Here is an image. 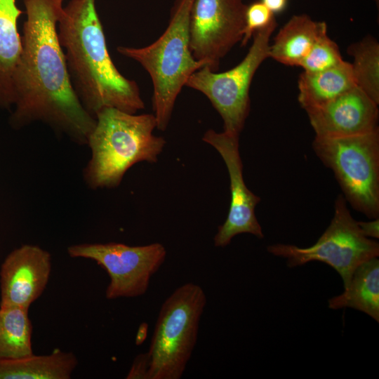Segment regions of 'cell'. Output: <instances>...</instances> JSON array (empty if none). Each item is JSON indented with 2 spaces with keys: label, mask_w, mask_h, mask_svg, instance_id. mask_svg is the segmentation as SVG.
Instances as JSON below:
<instances>
[{
  "label": "cell",
  "mask_w": 379,
  "mask_h": 379,
  "mask_svg": "<svg viewBox=\"0 0 379 379\" xmlns=\"http://www.w3.org/2000/svg\"><path fill=\"white\" fill-rule=\"evenodd\" d=\"M313 149L333 171L353 208L375 219L379 215V129L345 137H317Z\"/></svg>",
  "instance_id": "8992f818"
},
{
  "label": "cell",
  "mask_w": 379,
  "mask_h": 379,
  "mask_svg": "<svg viewBox=\"0 0 379 379\" xmlns=\"http://www.w3.org/2000/svg\"><path fill=\"white\" fill-rule=\"evenodd\" d=\"M357 86L328 102L306 109L317 137H345L378 129V108Z\"/></svg>",
  "instance_id": "4fadbf2b"
},
{
  "label": "cell",
  "mask_w": 379,
  "mask_h": 379,
  "mask_svg": "<svg viewBox=\"0 0 379 379\" xmlns=\"http://www.w3.org/2000/svg\"><path fill=\"white\" fill-rule=\"evenodd\" d=\"M22 11L16 0H0V108L15 104L13 76L22 53L17 22Z\"/></svg>",
  "instance_id": "5bb4252c"
},
{
  "label": "cell",
  "mask_w": 379,
  "mask_h": 379,
  "mask_svg": "<svg viewBox=\"0 0 379 379\" xmlns=\"http://www.w3.org/2000/svg\"><path fill=\"white\" fill-rule=\"evenodd\" d=\"M193 0H175L168 27L160 37L142 48L118 46L117 51L140 63L153 84V109L157 128L164 131L175 102L190 77L207 66L196 60L190 47L189 22Z\"/></svg>",
  "instance_id": "277c9868"
},
{
  "label": "cell",
  "mask_w": 379,
  "mask_h": 379,
  "mask_svg": "<svg viewBox=\"0 0 379 379\" xmlns=\"http://www.w3.org/2000/svg\"><path fill=\"white\" fill-rule=\"evenodd\" d=\"M72 258L91 259L109 277L105 297L135 298L146 293L150 279L163 265L166 250L160 243L128 246L122 243H86L67 248Z\"/></svg>",
  "instance_id": "9c48e42d"
},
{
  "label": "cell",
  "mask_w": 379,
  "mask_h": 379,
  "mask_svg": "<svg viewBox=\"0 0 379 379\" xmlns=\"http://www.w3.org/2000/svg\"><path fill=\"white\" fill-rule=\"evenodd\" d=\"M77 364L74 354L60 349L49 354L0 359V379H69Z\"/></svg>",
  "instance_id": "e0dca14e"
},
{
  "label": "cell",
  "mask_w": 379,
  "mask_h": 379,
  "mask_svg": "<svg viewBox=\"0 0 379 379\" xmlns=\"http://www.w3.org/2000/svg\"><path fill=\"white\" fill-rule=\"evenodd\" d=\"M95 118V125L86 144L91 157L83 170L88 187H116L134 164L157 161L166 141L153 134L157 126L154 114L136 115L107 107Z\"/></svg>",
  "instance_id": "3957f363"
},
{
  "label": "cell",
  "mask_w": 379,
  "mask_h": 379,
  "mask_svg": "<svg viewBox=\"0 0 379 379\" xmlns=\"http://www.w3.org/2000/svg\"><path fill=\"white\" fill-rule=\"evenodd\" d=\"M277 25L256 31L253 41L244 58L233 68L212 71L204 66L194 72L185 86L204 94L220 114L224 131L239 136L250 109L249 89L254 74L269 58L270 39Z\"/></svg>",
  "instance_id": "ba28073f"
},
{
  "label": "cell",
  "mask_w": 379,
  "mask_h": 379,
  "mask_svg": "<svg viewBox=\"0 0 379 379\" xmlns=\"http://www.w3.org/2000/svg\"><path fill=\"white\" fill-rule=\"evenodd\" d=\"M60 1H63V0H60Z\"/></svg>",
  "instance_id": "4316f807"
},
{
  "label": "cell",
  "mask_w": 379,
  "mask_h": 379,
  "mask_svg": "<svg viewBox=\"0 0 379 379\" xmlns=\"http://www.w3.org/2000/svg\"><path fill=\"white\" fill-rule=\"evenodd\" d=\"M149 357L147 352L138 354L127 374V379H148Z\"/></svg>",
  "instance_id": "603a6c76"
},
{
  "label": "cell",
  "mask_w": 379,
  "mask_h": 379,
  "mask_svg": "<svg viewBox=\"0 0 379 379\" xmlns=\"http://www.w3.org/2000/svg\"><path fill=\"white\" fill-rule=\"evenodd\" d=\"M274 15L284 12L288 6V0H260Z\"/></svg>",
  "instance_id": "d4e9b609"
},
{
  "label": "cell",
  "mask_w": 379,
  "mask_h": 379,
  "mask_svg": "<svg viewBox=\"0 0 379 379\" xmlns=\"http://www.w3.org/2000/svg\"><path fill=\"white\" fill-rule=\"evenodd\" d=\"M298 102L305 109L321 106L356 86L352 64L343 60L331 68L304 72L298 79Z\"/></svg>",
  "instance_id": "2e32d148"
},
{
  "label": "cell",
  "mask_w": 379,
  "mask_h": 379,
  "mask_svg": "<svg viewBox=\"0 0 379 379\" xmlns=\"http://www.w3.org/2000/svg\"><path fill=\"white\" fill-rule=\"evenodd\" d=\"M343 60L338 46L326 32L317 39L299 67L304 72H314L334 67Z\"/></svg>",
  "instance_id": "44dd1931"
},
{
  "label": "cell",
  "mask_w": 379,
  "mask_h": 379,
  "mask_svg": "<svg viewBox=\"0 0 379 379\" xmlns=\"http://www.w3.org/2000/svg\"><path fill=\"white\" fill-rule=\"evenodd\" d=\"M202 140L220 154L230 177V209L226 220L218 227L214 237L215 246L225 247L233 237L242 233L263 238L262 227L255 214V206L260 201V198L245 184L239 149V136L209 129L204 133Z\"/></svg>",
  "instance_id": "8fae6325"
},
{
  "label": "cell",
  "mask_w": 379,
  "mask_h": 379,
  "mask_svg": "<svg viewBox=\"0 0 379 379\" xmlns=\"http://www.w3.org/2000/svg\"><path fill=\"white\" fill-rule=\"evenodd\" d=\"M51 271V254L39 246L24 244L13 250L0 268V307L29 310L45 290Z\"/></svg>",
  "instance_id": "7c38bea8"
},
{
  "label": "cell",
  "mask_w": 379,
  "mask_h": 379,
  "mask_svg": "<svg viewBox=\"0 0 379 379\" xmlns=\"http://www.w3.org/2000/svg\"><path fill=\"white\" fill-rule=\"evenodd\" d=\"M326 32V22L314 21L306 14L295 15L270 44L269 58L285 65L299 66L317 39Z\"/></svg>",
  "instance_id": "9a60e30c"
},
{
  "label": "cell",
  "mask_w": 379,
  "mask_h": 379,
  "mask_svg": "<svg viewBox=\"0 0 379 379\" xmlns=\"http://www.w3.org/2000/svg\"><path fill=\"white\" fill-rule=\"evenodd\" d=\"M275 20L274 14L260 1L247 5L241 45L245 46L256 31L269 26Z\"/></svg>",
  "instance_id": "7402d4cb"
},
{
  "label": "cell",
  "mask_w": 379,
  "mask_h": 379,
  "mask_svg": "<svg viewBox=\"0 0 379 379\" xmlns=\"http://www.w3.org/2000/svg\"><path fill=\"white\" fill-rule=\"evenodd\" d=\"M32 335V325L28 309L0 307V359L33 354Z\"/></svg>",
  "instance_id": "d6986e66"
},
{
  "label": "cell",
  "mask_w": 379,
  "mask_h": 379,
  "mask_svg": "<svg viewBox=\"0 0 379 379\" xmlns=\"http://www.w3.org/2000/svg\"><path fill=\"white\" fill-rule=\"evenodd\" d=\"M375 2L377 3V4H378V2H379V0H373Z\"/></svg>",
  "instance_id": "484cf974"
},
{
  "label": "cell",
  "mask_w": 379,
  "mask_h": 379,
  "mask_svg": "<svg viewBox=\"0 0 379 379\" xmlns=\"http://www.w3.org/2000/svg\"><path fill=\"white\" fill-rule=\"evenodd\" d=\"M267 251L287 260L288 267L320 261L333 267L340 275L344 288L349 284L353 272L361 263L379 255V244L366 237L352 216L343 195L338 196L334 215L330 225L317 241L307 248L277 244Z\"/></svg>",
  "instance_id": "52a82bcc"
},
{
  "label": "cell",
  "mask_w": 379,
  "mask_h": 379,
  "mask_svg": "<svg viewBox=\"0 0 379 379\" xmlns=\"http://www.w3.org/2000/svg\"><path fill=\"white\" fill-rule=\"evenodd\" d=\"M57 27L72 85L91 115L107 107L131 114L145 107L137 83L124 77L112 60L95 0H70Z\"/></svg>",
  "instance_id": "7a4b0ae2"
},
{
  "label": "cell",
  "mask_w": 379,
  "mask_h": 379,
  "mask_svg": "<svg viewBox=\"0 0 379 379\" xmlns=\"http://www.w3.org/2000/svg\"><path fill=\"white\" fill-rule=\"evenodd\" d=\"M347 53L353 57L352 64L356 86L379 104V44L371 36L352 44Z\"/></svg>",
  "instance_id": "ffe728a7"
},
{
  "label": "cell",
  "mask_w": 379,
  "mask_h": 379,
  "mask_svg": "<svg viewBox=\"0 0 379 379\" xmlns=\"http://www.w3.org/2000/svg\"><path fill=\"white\" fill-rule=\"evenodd\" d=\"M202 287L187 282L163 302L149 350L148 379H180L195 347L206 305Z\"/></svg>",
  "instance_id": "5b68a950"
},
{
  "label": "cell",
  "mask_w": 379,
  "mask_h": 379,
  "mask_svg": "<svg viewBox=\"0 0 379 379\" xmlns=\"http://www.w3.org/2000/svg\"><path fill=\"white\" fill-rule=\"evenodd\" d=\"M246 6L243 0H193L189 22L193 57L216 72L220 60L241 41Z\"/></svg>",
  "instance_id": "30bf717a"
},
{
  "label": "cell",
  "mask_w": 379,
  "mask_h": 379,
  "mask_svg": "<svg viewBox=\"0 0 379 379\" xmlns=\"http://www.w3.org/2000/svg\"><path fill=\"white\" fill-rule=\"evenodd\" d=\"M22 53L13 76L14 110L9 124L20 129L41 122L77 145L87 144L95 118L71 83L58 34L60 0H24Z\"/></svg>",
  "instance_id": "6da1fadb"
},
{
  "label": "cell",
  "mask_w": 379,
  "mask_h": 379,
  "mask_svg": "<svg viewBox=\"0 0 379 379\" xmlns=\"http://www.w3.org/2000/svg\"><path fill=\"white\" fill-rule=\"evenodd\" d=\"M328 307H350L361 311L379 321V260L371 258L359 265L340 295L328 300Z\"/></svg>",
  "instance_id": "ac0fdd59"
},
{
  "label": "cell",
  "mask_w": 379,
  "mask_h": 379,
  "mask_svg": "<svg viewBox=\"0 0 379 379\" xmlns=\"http://www.w3.org/2000/svg\"><path fill=\"white\" fill-rule=\"evenodd\" d=\"M362 234L367 238H379V219L375 218L369 222H357Z\"/></svg>",
  "instance_id": "cb8c5ba5"
}]
</instances>
